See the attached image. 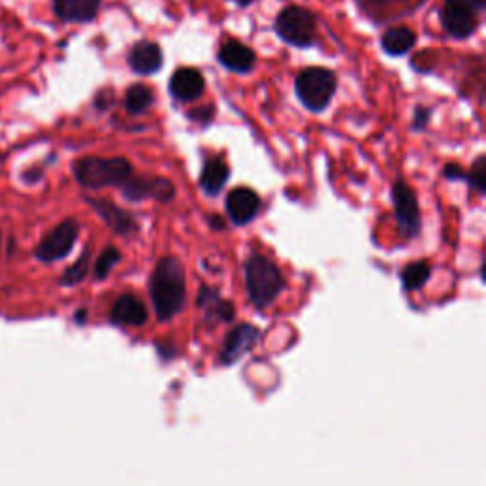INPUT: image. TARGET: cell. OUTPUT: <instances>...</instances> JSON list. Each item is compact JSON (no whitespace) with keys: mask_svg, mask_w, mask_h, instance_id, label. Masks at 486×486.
Instances as JSON below:
<instances>
[{"mask_svg":"<svg viewBox=\"0 0 486 486\" xmlns=\"http://www.w3.org/2000/svg\"><path fill=\"white\" fill-rule=\"evenodd\" d=\"M150 299L160 321H169L183 310L187 300V276L181 260L164 257L150 276Z\"/></svg>","mask_w":486,"mask_h":486,"instance_id":"1","label":"cell"},{"mask_svg":"<svg viewBox=\"0 0 486 486\" xmlns=\"http://www.w3.org/2000/svg\"><path fill=\"white\" fill-rule=\"evenodd\" d=\"M75 179L84 188H103V187H124L129 177L134 175V167L122 158H97L86 157L73 164Z\"/></svg>","mask_w":486,"mask_h":486,"instance_id":"2","label":"cell"},{"mask_svg":"<svg viewBox=\"0 0 486 486\" xmlns=\"http://www.w3.org/2000/svg\"><path fill=\"white\" fill-rule=\"evenodd\" d=\"M246 287L257 308H268L285 289V279L276 262L262 255H251L246 262Z\"/></svg>","mask_w":486,"mask_h":486,"instance_id":"3","label":"cell"},{"mask_svg":"<svg viewBox=\"0 0 486 486\" xmlns=\"http://www.w3.org/2000/svg\"><path fill=\"white\" fill-rule=\"evenodd\" d=\"M295 92L308 110L321 113V110L329 106L337 92V75L325 67L304 69L297 76Z\"/></svg>","mask_w":486,"mask_h":486,"instance_id":"4","label":"cell"},{"mask_svg":"<svg viewBox=\"0 0 486 486\" xmlns=\"http://www.w3.org/2000/svg\"><path fill=\"white\" fill-rule=\"evenodd\" d=\"M274 27L283 42L297 48H308L316 42L318 19L308 8L287 6L279 12Z\"/></svg>","mask_w":486,"mask_h":486,"instance_id":"5","label":"cell"},{"mask_svg":"<svg viewBox=\"0 0 486 486\" xmlns=\"http://www.w3.org/2000/svg\"><path fill=\"white\" fill-rule=\"evenodd\" d=\"M80 234V223L76 218H65L63 223H59L54 230H50L46 236L42 238L38 243V248L35 249V257L40 262H57L61 258L67 257Z\"/></svg>","mask_w":486,"mask_h":486,"instance_id":"6","label":"cell"},{"mask_svg":"<svg viewBox=\"0 0 486 486\" xmlns=\"http://www.w3.org/2000/svg\"><path fill=\"white\" fill-rule=\"evenodd\" d=\"M391 197L397 225H400L405 238H416L420 234V228H422V217H420L416 192L405 181H397L391 188Z\"/></svg>","mask_w":486,"mask_h":486,"instance_id":"7","label":"cell"},{"mask_svg":"<svg viewBox=\"0 0 486 486\" xmlns=\"http://www.w3.org/2000/svg\"><path fill=\"white\" fill-rule=\"evenodd\" d=\"M122 194L129 202H141V200H152L167 204L173 200L175 187L169 179L164 177H150V175H137L129 177V181L122 187Z\"/></svg>","mask_w":486,"mask_h":486,"instance_id":"8","label":"cell"},{"mask_svg":"<svg viewBox=\"0 0 486 486\" xmlns=\"http://www.w3.org/2000/svg\"><path fill=\"white\" fill-rule=\"evenodd\" d=\"M86 202L96 209V213L103 218V223L110 230L116 232L118 236H126L127 238V236H131V234L139 230L136 217L131 215L129 211H126V209H120L113 202L101 200V197H90V196H86Z\"/></svg>","mask_w":486,"mask_h":486,"instance_id":"9","label":"cell"},{"mask_svg":"<svg viewBox=\"0 0 486 486\" xmlns=\"http://www.w3.org/2000/svg\"><path fill=\"white\" fill-rule=\"evenodd\" d=\"M258 337H260V330L251 323H241L234 327L225 340L223 351H220V361H223L225 365H234L236 361H239L243 356H246V353L251 351Z\"/></svg>","mask_w":486,"mask_h":486,"instance_id":"10","label":"cell"},{"mask_svg":"<svg viewBox=\"0 0 486 486\" xmlns=\"http://www.w3.org/2000/svg\"><path fill=\"white\" fill-rule=\"evenodd\" d=\"M260 211V197L248 187H238L227 196V213L234 225H249Z\"/></svg>","mask_w":486,"mask_h":486,"instance_id":"11","label":"cell"},{"mask_svg":"<svg viewBox=\"0 0 486 486\" xmlns=\"http://www.w3.org/2000/svg\"><path fill=\"white\" fill-rule=\"evenodd\" d=\"M206 90V78L204 75L192 69V67H183L179 71H175L169 82V92L177 101L190 103L200 99Z\"/></svg>","mask_w":486,"mask_h":486,"instance_id":"12","label":"cell"},{"mask_svg":"<svg viewBox=\"0 0 486 486\" xmlns=\"http://www.w3.org/2000/svg\"><path fill=\"white\" fill-rule=\"evenodd\" d=\"M164 54L157 42L141 40L129 52V67L139 75H154L162 69Z\"/></svg>","mask_w":486,"mask_h":486,"instance_id":"13","label":"cell"},{"mask_svg":"<svg viewBox=\"0 0 486 486\" xmlns=\"http://www.w3.org/2000/svg\"><path fill=\"white\" fill-rule=\"evenodd\" d=\"M99 8L101 0H54V12L65 24H90Z\"/></svg>","mask_w":486,"mask_h":486,"instance_id":"14","label":"cell"},{"mask_svg":"<svg viewBox=\"0 0 486 486\" xmlns=\"http://www.w3.org/2000/svg\"><path fill=\"white\" fill-rule=\"evenodd\" d=\"M479 14H473L470 10L456 8L445 5V8L440 10V24H443L445 31L454 36V38H468L471 36L477 27H479Z\"/></svg>","mask_w":486,"mask_h":486,"instance_id":"15","label":"cell"},{"mask_svg":"<svg viewBox=\"0 0 486 486\" xmlns=\"http://www.w3.org/2000/svg\"><path fill=\"white\" fill-rule=\"evenodd\" d=\"M110 321L122 327H141L148 321V312L137 297L122 295L110 310Z\"/></svg>","mask_w":486,"mask_h":486,"instance_id":"16","label":"cell"},{"mask_svg":"<svg viewBox=\"0 0 486 486\" xmlns=\"http://www.w3.org/2000/svg\"><path fill=\"white\" fill-rule=\"evenodd\" d=\"M218 61L232 73H249L255 67V54L246 44L228 40L218 50Z\"/></svg>","mask_w":486,"mask_h":486,"instance_id":"17","label":"cell"},{"mask_svg":"<svg viewBox=\"0 0 486 486\" xmlns=\"http://www.w3.org/2000/svg\"><path fill=\"white\" fill-rule=\"evenodd\" d=\"M197 306H202L206 310V318L209 321H232L234 319V306L232 302H227L218 297L217 291L209 289V287H202L200 297H197Z\"/></svg>","mask_w":486,"mask_h":486,"instance_id":"18","label":"cell"},{"mask_svg":"<svg viewBox=\"0 0 486 486\" xmlns=\"http://www.w3.org/2000/svg\"><path fill=\"white\" fill-rule=\"evenodd\" d=\"M228 166L220 158H211L202 169L200 187L208 196H217L228 181Z\"/></svg>","mask_w":486,"mask_h":486,"instance_id":"19","label":"cell"},{"mask_svg":"<svg viewBox=\"0 0 486 486\" xmlns=\"http://www.w3.org/2000/svg\"><path fill=\"white\" fill-rule=\"evenodd\" d=\"M416 44V33L409 27H391L382 36V50L390 56H405Z\"/></svg>","mask_w":486,"mask_h":486,"instance_id":"20","label":"cell"},{"mask_svg":"<svg viewBox=\"0 0 486 486\" xmlns=\"http://www.w3.org/2000/svg\"><path fill=\"white\" fill-rule=\"evenodd\" d=\"M154 101V96L150 92V87L145 84H134L127 87L126 92V108L129 115H143L145 110L150 108Z\"/></svg>","mask_w":486,"mask_h":486,"instance_id":"21","label":"cell"},{"mask_svg":"<svg viewBox=\"0 0 486 486\" xmlns=\"http://www.w3.org/2000/svg\"><path fill=\"white\" fill-rule=\"evenodd\" d=\"M430 276H431L430 262L416 260V262H410L409 267H405V270L401 274V281H403V287L407 291H418L420 287L426 285Z\"/></svg>","mask_w":486,"mask_h":486,"instance_id":"22","label":"cell"},{"mask_svg":"<svg viewBox=\"0 0 486 486\" xmlns=\"http://www.w3.org/2000/svg\"><path fill=\"white\" fill-rule=\"evenodd\" d=\"M90 255H92V251H90V246H87L84 249V253L80 255V258L73 264V267L65 270V274L61 276L59 283L65 285V287H71V285L80 283L87 276V272H90Z\"/></svg>","mask_w":486,"mask_h":486,"instance_id":"23","label":"cell"},{"mask_svg":"<svg viewBox=\"0 0 486 486\" xmlns=\"http://www.w3.org/2000/svg\"><path fill=\"white\" fill-rule=\"evenodd\" d=\"M120 258H122V255L116 248H106L96 262V278L105 279L110 274V270H113L120 262Z\"/></svg>","mask_w":486,"mask_h":486,"instance_id":"24","label":"cell"},{"mask_svg":"<svg viewBox=\"0 0 486 486\" xmlns=\"http://www.w3.org/2000/svg\"><path fill=\"white\" fill-rule=\"evenodd\" d=\"M466 181L479 192L484 194L486 190V158L479 157L471 166L470 173H466Z\"/></svg>","mask_w":486,"mask_h":486,"instance_id":"25","label":"cell"},{"mask_svg":"<svg viewBox=\"0 0 486 486\" xmlns=\"http://www.w3.org/2000/svg\"><path fill=\"white\" fill-rule=\"evenodd\" d=\"M445 5L470 10L473 14H481L482 8H484V0H445Z\"/></svg>","mask_w":486,"mask_h":486,"instance_id":"26","label":"cell"},{"mask_svg":"<svg viewBox=\"0 0 486 486\" xmlns=\"http://www.w3.org/2000/svg\"><path fill=\"white\" fill-rule=\"evenodd\" d=\"M443 175H445V179H449V181L466 179V171H463L461 166H458V164H447L443 169Z\"/></svg>","mask_w":486,"mask_h":486,"instance_id":"27","label":"cell"},{"mask_svg":"<svg viewBox=\"0 0 486 486\" xmlns=\"http://www.w3.org/2000/svg\"><path fill=\"white\" fill-rule=\"evenodd\" d=\"M430 115L431 110L430 108H416V115H414V129H424L430 122Z\"/></svg>","mask_w":486,"mask_h":486,"instance_id":"28","label":"cell"},{"mask_svg":"<svg viewBox=\"0 0 486 486\" xmlns=\"http://www.w3.org/2000/svg\"><path fill=\"white\" fill-rule=\"evenodd\" d=\"M209 110H215L211 105H208L206 108H200V110H192V113H190V118L192 120H204V122H209L211 118H213V115H206V113H209Z\"/></svg>","mask_w":486,"mask_h":486,"instance_id":"29","label":"cell"},{"mask_svg":"<svg viewBox=\"0 0 486 486\" xmlns=\"http://www.w3.org/2000/svg\"><path fill=\"white\" fill-rule=\"evenodd\" d=\"M253 3V0H238V5L239 6H248V5H251Z\"/></svg>","mask_w":486,"mask_h":486,"instance_id":"30","label":"cell"},{"mask_svg":"<svg viewBox=\"0 0 486 486\" xmlns=\"http://www.w3.org/2000/svg\"><path fill=\"white\" fill-rule=\"evenodd\" d=\"M377 3H386V0H377Z\"/></svg>","mask_w":486,"mask_h":486,"instance_id":"31","label":"cell"},{"mask_svg":"<svg viewBox=\"0 0 486 486\" xmlns=\"http://www.w3.org/2000/svg\"><path fill=\"white\" fill-rule=\"evenodd\" d=\"M0 160H3V154H0Z\"/></svg>","mask_w":486,"mask_h":486,"instance_id":"32","label":"cell"},{"mask_svg":"<svg viewBox=\"0 0 486 486\" xmlns=\"http://www.w3.org/2000/svg\"><path fill=\"white\" fill-rule=\"evenodd\" d=\"M0 239H3V238H0Z\"/></svg>","mask_w":486,"mask_h":486,"instance_id":"33","label":"cell"}]
</instances>
